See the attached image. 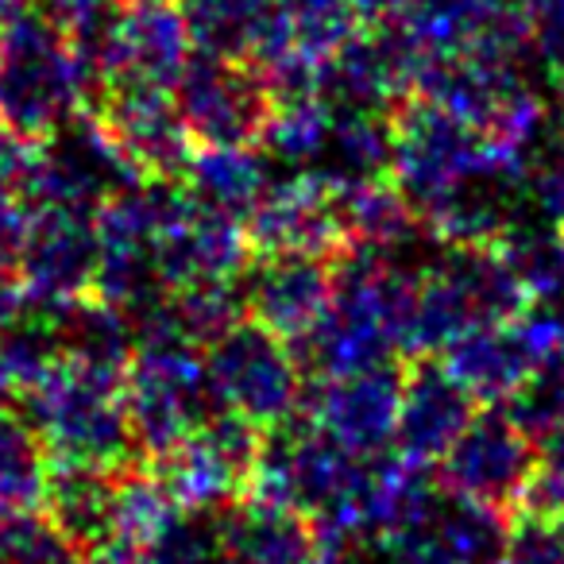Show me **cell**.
Returning a JSON list of instances; mask_svg holds the SVG:
<instances>
[{"label": "cell", "instance_id": "6da1fadb", "mask_svg": "<svg viewBox=\"0 0 564 564\" xmlns=\"http://www.w3.org/2000/svg\"><path fill=\"white\" fill-rule=\"evenodd\" d=\"M94 82L74 35L47 12L0 24V132L47 143L86 112Z\"/></svg>", "mask_w": 564, "mask_h": 564}, {"label": "cell", "instance_id": "7a4b0ae2", "mask_svg": "<svg viewBox=\"0 0 564 564\" xmlns=\"http://www.w3.org/2000/svg\"><path fill=\"white\" fill-rule=\"evenodd\" d=\"M525 163L530 159L499 151L479 128L417 94L391 109V182L417 217L491 174L525 178Z\"/></svg>", "mask_w": 564, "mask_h": 564}, {"label": "cell", "instance_id": "3957f363", "mask_svg": "<svg viewBox=\"0 0 564 564\" xmlns=\"http://www.w3.org/2000/svg\"><path fill=\"white\" fill-rule=\"evenodd\" d=\"M24 414L51 464L120 471L140 456L124 414V371L63 356L24 399Z\"/></svg>", "mask_w": 564, "mask_h": 564}, {"label": "cell", "instance_id": "277c9868", "mask_svg": "<svg viewBox=\"0 0 564 564\" xmlns=\"http://www.w3.org/2000/svg\"><path fill=\"white\" fill-rule=\"evenodd\" d=\"M205 352L182 337L135 340L124 368V414L135 453L148 460L171 456L213 414Z\"/></svg>", "mask_w": 564, "mask_h": 564}, {"label": "cell", "instance_id": "5b68a950", "mask_svg": "<svg viewBox=\"0 0 564 564\" xmlns=\"http://www.w3.org/2000/svg\"><path fill=\"white\" fill-rule=\"evenodd\" d=\"M74 47L101 86H155L174 89L194 55L186 20L174 0H120L109 12L78 28ZM94 97V94H89ZM89 105V101H86Z\"/></svg>", "mask_w": 564, "mask_h": 564}, {"label": "cell", "instance_id": "8992f818", "mask_svg": "<svg viewBox=\"0 0 564 564\" xmlns=\"http://www.w3.org/2000/svg\"><path fill=\"white\" fill-rule=\"evenodd\" d=\"M205 376L220 410L248 417L263 433L291 425L294 410L306 399L294 345L251 317H240L205 348Z\"/></svg>", "mask_w": 564, "mask_h": 564}, {"label": "cell", "instance_id": "52a82bcc", "mask_svg": "<svg viewBox=\"0 0 564 564\" xmlns=\"http://www.w3.org/2000/svg\"><path fill=\"white\" fill-rule=\"evenodd\" d=\"M171 94L189 140L202 148H256L274 112L263 70L243 58H189Z\"/></svg>", "mask_w": 564, "mask_h": 564}, {"label": "cell", "instance_id": "ba28073f", "mask_svg": "<svg viewBox=\"0 0 564 564\" xmlns=\"http://www.w3.org/2000/svg\"><path fill=\"white\" fill-rule=\"evenodd\" d=\"M86 117L135 182H182L194 140L171 89L101 86L89 97Z\"/></svg>", "mask_w": 564, "mask_h": 564}, {"label": "cell", "instance_id": "9c48e42d", "mask_svg": "<svg viewBox=\"0 0 564 564\" xmlns=\"http://www.w3.org/2000/svg\"><path fill=\"white\" fill-rule=\"evenodd\" d=\"M17 271L28 302L58 314L70 302L94 294L97 225L89 209L70 205H28L17 240Z\"/></svg>", "mask_w": 564, "mask_h": 564}, {"label": "cell", "instance_id": "30bf717a", "mask_svg": "<svg viewBox=\"0 0 564 564\" xmlns=\"http://www.w3.org/2000/svg\"><path fill=\"white\" fill-rule=\"evenodd\" d=\"M267 433L232 410H213L171 456L155 460L182 510H220L243 499Z\"/></svg>", "mask_w": 564, "mask_h": 564}, {"label": "cell", "instance_id": "8fae6325", "mask_svg": "<svg viewBox=\"0 0 564 564\" xmlns=\"http://www.w3.org/2000/svg\"><path fill=\"white\" fill-rule=\"evenodd\" d=\"M533 441L502 406L476 410L464 433L441 456V487L456 499L484 502V507H510L522 499L525 479L533 468Z\"/></svg>", "mask_w": 564, "mask_h": 564}, {"label": "cell", "instance_id": "7c38bea8", "mask_svg": "<svg viewBox=\"0 0 564 564\" xmlns=\"http://www.w3.org/2000/svg\"><path fill=\"white\" fill-rule=\"evenodd\" d=\"M243 314L282 340L302 345L329 314L337 294V256L267 251L243 271Z\"/></svg>", "mask_w": 564, "mask_h": 564}, {"label": "cell", "instance_id": "4fadbf2b", "mask_svg": "<svg viewBox=\"0 0 564 564\" xmlns=\"http://www.w3.org/2000/svg\"><path fill=\"white\" fill-rule=\"evenodd\" d=\"M402 368L394 360L379 368L325 376L306 394V422L356 456L387 453L399 425Z\"/></svg>", "mask_w": 564, "mask_h": 564}, {"label": "cell", "instance_id": "5bb4252c", "mask_svg": "<svg viewBox=\"0 0 564 564\" xmlns=\"http://www.w3.org/2000/svg\"><path fill=\"white\" fill-rule=\"evenodd\" d=\"M243 228H248L256 256H267V251L340 256L348 248L337 186L322 171H299L291 178L271 182Z\"/></svg>", "mask_w": 564, "mask_h": 564}, {"label": "cell", "instance_id": "9a60e30c", "mask_svg": "<svg viewBox=\"0 0 564 564\" xmlns=\"http://www.w3.org/2000/svg\"><path fill=\"white\" fill-rule=\"evenodd\" d=\"M476 406L479 402L456 383L441 356L410 360V368L402 371L399 425H394L399 453L422 468L437 464L464 433V425L476 417Z\"/></svg>", "mask_w": 564, "mask_h": 564}, {"label": "cell", "instance_id": "2e32d148", "mask_svg": "<svg viewBox=\"0 0 564 564\" xmlns=\"http://www.w3.org/2000/svg\"><path fill=\"white\" fill-rule=\"evenodd\" d=\"M178 12L202 55L263 66L299 43L282 0H178Z\"/></svg>", "mask_w": 564, "mask_h": 564}, {"label": "cell", "instance_id": "e0dca14e", "mask_svg": "<svg viewBox=\"0 0 564 564\" xmlns=\"http://www.w3.org/2000/svg\"><path fill=\"white\" fill-rule=\"evenodd\" d=\"M441 364L479 406H507L538 376V352L522 322L476 325L441 352Z\"/></svg>", "mask_w": 564, "mask_h": 564}, {"label": "cell", "instance_id": "ac0fdd59", "mask_svg": "<svg viewBox=\"0 0 564 564\" xmlns=\"http://www.w3.org/2000/svg\"><path fill=\"white\" fill-rule=\"evenodd\" d=\"M220 538L243 564H322L329 553L322 530L291 507L236 499L217 510Z\"/></svg>", "mask_w": 564, "mask_h": 564}, {"label": "cell", "instance_id": "d6986e66", "mask_svg": "<svg viewBox=\"0 0 564 564\" xmlns=\"http://www.w3.org/2000/svg\"><path fill=\"white\" fill-rule=\"evenodd\" d=\"M337 205L340 225H345V243L352 251H371V256L394 259L425 228L417 209L406 202V194L391 182V174L371 182H352V186H337Z\"/></svg>", "mask_w": 564, "mask_h": 564}, {"label": "cell", "instance_id": "ffe728a7", "mask_svg": "<svg viewBox=\"0 0 564 564\" xmlns=\"http://www.w3.org/2000/svg\"><path fill=\"white\" fill-rule=\"evenodd\" d=\"M178 186L202 209L243 225L271 186V174H267V159L256 155V148H197Z\"/></svg>", "mask_w": 564, "mask_h": 564}, {"label": "cell", "instance_id": "44dd1931", "mask_svg": "<svg viewBox=\"0 0 564 564\" xmlns=\"http://www.w3.org/2000/svg\"><path fill=\"white\" fill-rule=\"evenodd\" d=\"M112 476H117V471L82 468V464H51L43 514H47L70 541L89 549L105 533V525H109Z\"/></svg>", "mask_w": 564, "mask_h": 564}, {"label": "cell", "instance_id": "7402d4cb", "mask_svg": "<svg viewBox=\"0 0 564 564\" xmlns=\"http://www.w3.org/2000/svg\"><path fill=\"white\" fill-rule=\"evenodd\" d=\"M51 479V456L24 410L0 399V514L40 510Z\"/></svg>", "mask_w": 564, "mask_h": 564}, {"label": "cell", "instance_id": "603a6c76", "mask_svg": "<svg viewBox=\"0 0 564 564\" xmlns=\"http://www.w3.org/2000/svg\"><path fill=\"white\" fill-rule=\"evenodd\" d=\"M63 360L58 322L47 310L28 306L12 325L0 329V394L24 402Z\"/></svg>", "mask_w": 564, "mask_h": 564}, {"label": "cell", "instance_id": "cb8c5ba5", "mask_svg": "<svg viewBox=\"0 0 564 564\" xmlns=\"http://www.w3.org/2000/svg\"><path fill=\"white\" fill-rule=\"evenodd\" d=\"M333 132V105L325 97H294V101H274L271 124L263 132V148L279 163L314 166L322 159Z\"/></svg>", "mask_w": 564, "mask_h": 564}, {"label": "cell", "instance_id": "d4e9b609", "mask_svg": "<svg viewBox=\"0 0 564 564\" xmlns=\"http://www.w3.org/2000/svg\"><path fill=\"white\" fill-rule=\"evenodd\" d=\"M225 553L217 510H178L155 545L148 549L143 564H213Z\"/></svg>", "mask_w": 564, "mask_h": 564}, {"label": "cell", "instance_id": "484cf974", "mask_svg": "<svg viewBox=\"0 0 564 564\" xmlns=\"http://www.w3.org/2000/svg\"><path fill=\"white\" fill-rule=\"evenodd\" d=\"M522 197H530V205L541 213V220H545L553 232H564V135L545 143V148L525 163Z\"/></svg>", "mask_w": 564, "mask_h": 564}, {"label": "cell", "instance_id": "4316f807", "mask_svg": "<svg viewBox=\"0 0 564 564\" xmlns=\"http://www.w3.org/2000/svg\"><path fill=\"white\" fill-rule=\"evenodd\" d=\"M499 564H564V518L522 514L510 522Z\"/></svg>", "mask_w": 564, "mask_h": 564}, {"label": "cell", "instance_id": "83f0119b", "mask_svg": "<svg viewBox=\"0 0 564 564\" xmlns=\"http://www.w3.org/2000/svg\"><path fill=\"white\" fill-rule=\"evenodd\" d=\"M533 453V468L522 491V510L525 514H553L564 518V430L553 437L538 441Z\"/></svg>", "mask_w": 564, "mask_h": 564}, {"label": "cell", "instance_id": "f1b7e54d", "mask_svg": "<svg viewBox=\"0 0 564 564\" xmlns=\"http://www.w3.org/2000/svg\"><path fill=\"white\" fill-rule=\"evenodd\" d=\"M525 28V43L545 63L564 58V0H514Z\"/></svg>", "mask_w": 564, "mask_h": 564}, {"label": "cell", "instance_id": "f546056e", "mask_svg": "<svg viewBox=\"0 0 564 564\" xmlns=\"http://www.w3.org/2000/svg\"><path fill=\"white\" fill-rule=\"evenodd\" d=\"M117 0H43V12L55 17L66 32H78L89 20H97L101 12H109Z\"/></svg>", "mask_w": 564, "mask_h": 564}, {"label": "cell", "instance_id": "4dcf8cb0", "mask_svg": "<svg viewBox=\"0 0 564 564\" xmlns=\"http://www.w3.org/2000/svg\"><path fill=\"white\" fill-rule=\"evenodd\" d=\"M417 0H356V9H360L364 24H376V20H391L402 17L406 9H414Z\"/></svg>", "mask_w": 564, "mask_h": 564}, {"label": "cell", "instance_id": "1f68e13d", "mask_svg": "<svg viewBox=\"0 0 564 564\" xmlns=\"http://www.w3.org/2000/svg\"><path fill=\"white\" fill-rule=\"evenodd\" d=\"M549 94H553V117H556L561 135H564V58L549 63Z\"/></svg>", "mask_w": 564, "mask_h": 564}, {"label": "cell", "instance_id": "d6a6232c", "mask_svg": "<svg viewBox=\"0 0 564 564\" xmlns=\"http://www.w3.org/2000/svg\"><path fill=\"white\" fill-rule=\"evenodd\" d=\"M213 564H243V561H240V556H232V553H228V549H225V553H220Z\"/></svg>", "mask_w": 564, "mask_h": 564}, {"label": "cell", "instance_id": "836d02e7", "mask_svg": "<svg viewBox=\"0 0 564 564\" xmlns=\"http://www.w3.org/2000/svg\"><path fill=\"white\" fill-rule=\"evenodd\" d=\"M322 564H352V561H345V553H333V556H325Z\"/></svg>", "mask_w": 564, "mask_h": 564}]
</instances>
